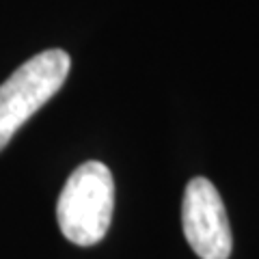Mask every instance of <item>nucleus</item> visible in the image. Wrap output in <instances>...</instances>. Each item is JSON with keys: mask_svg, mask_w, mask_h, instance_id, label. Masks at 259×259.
<instances>
[{"mask_svg": "<svg viewBox=\"0 0 259 259\" xmlns=\"http://www.w3.org/2000/svg\"><path fill=\"white\" fill-rule=\"evenodd\" d=\"M182 227L190 248L201 259H229L231 227L216 186L205 177L188 182L182 203Z\"/></svg>", "mask_w": 259, "mask_h": 259, "instance_id": "obj_3", "label": "nucleus"}, {"mask_svg": "<svg viewBox=\"0 0 259 259\" xmlns=\"http://www.w3.org/2000/svg\"><path fill=\"white\" fill-rule=\"evenodd\" d=\"M69 67V54L54 48L22 63L0 84V151L9 145L15 132L56 95Z\"/></svg>", "mask_w": 259, "mask_h": 259, "instance_id": "obj_2", "label": "nucleus"}, {"mask_svg": "<svg viewBox=\"0 0 259 259\" xmlns=\"http://www.w3.org/2000/svg\"><path fill=\"white\" fill-rule=\"evenodd\" d=\"M112 207L115 182L110 168L91 160L67 177L56 203V221L69 242L78 246H93L108 233Z\"/></svg>", "mask_w": 259, "mask_h": 259, "instance_id": "obj_1", "label": "nucleus"}]
</instances>
